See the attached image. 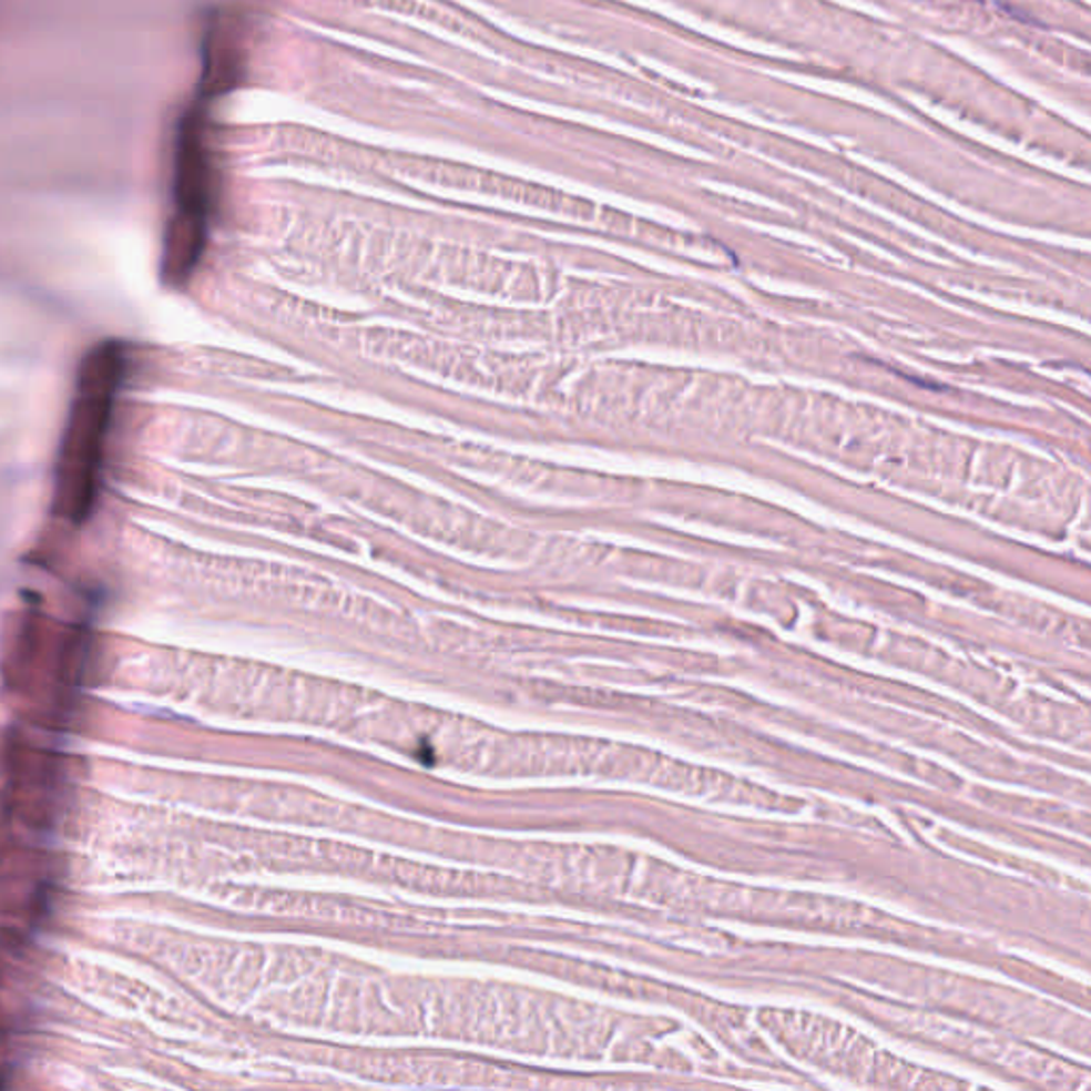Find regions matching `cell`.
<instances>
[{
  "instance_id": "6da1fadb",
  "label": "cell",
  "mask_w": 1091,
  "mask_h": 1091,
  "mask_svg": "<svg viewBox=\"0 0 1091 1091\" xmlns=\"http://www.w3.org/2000/svg\"><path fill=\"white\" fill-rule=\"evenodd\" d=\"M122 376L124 350L115 341H101L83 356L55 459L52 508L67 524L80 527L96 503Z\"/></svg>"
},
{
  "instance_id": "7a4b0ae2",
  "label": "cell",
  "mask_w": 1091,
  "mask_h": 1091,
  "mask_svg": "<svg viewBox=\"0 0 1091 1091\" xmlns=\"http://www.w3.org/2000/svg\"><path fill=\"white\" fill-rule=\"evenodd\" d=\"M216 198V169L205 135V118L198 110L184 118L175 154L173 216L164 237L163 277L180 286L191 279L205 242Z\"/></svg>"
}]
</instances>
